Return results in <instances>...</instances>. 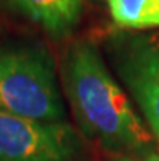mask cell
<instances>
[{"label": "cell", "mask_w": 159, "mask_h": 161, "mask_svg": "<svg viewBox=\"0 0 159 161\" xmlns=\"http://www.w3.org/2000/svg\"><path fill=\"white\" fill-rule=\"evenodd\" d=\"M117 69L159 140V70L124 37L117 49Z\"/></svg>", "instance_id": "277c9868"}, {"label": "cell", "mask_w": 159, "mask_h": 161, "mask_svg": "<svg viewBox=\"0 0 159 161\" xmlns=\"http://www.w3.org/2000/svg\"><path fill=\"white\" fill-rule=\"evenodd\" d=\"M63 88L78 127L115 156L149 153L153 137L91 41H73L63 57Z\"/></svg>", "instance_id": "6da1fadb"}, {"label": "cell", "mask_w": 159, "mask_h": 161, "mask_svg": "<svg viewBox=\"0 0 159 161\" xmlns=\"http://www.w3.org/2000/svg\"><path fill=\"white\" fill-rule=\"evenodd\" d=\"M13 5L31 21L39 25L55 39L68 37L78 28L85 0H12Z\"/></svg>", "instance_id": "5b68a950"}, {"label": "cell", "mask_w": 159, "mask_h": 161, "mask_svg": "<svg viewBox=\"0 0 159 161\" xmlns=\"http://www.w3.org/2000/svg\"><path fill=\"white\" fill-rule=\"evenodd\" d=\"M0 111L41 122L65 120L55 62L45 46H0Z\"/></svg>", "instance_id": "7a4b0ae2"}, {"label": "cell", "mask_w": 159, "mask_h": 161, "mask_svg": "<svg viewBox=\"0 0 159 161\" xmlns=\"http://www.w3.org/2000/svg\"><path fill=\"white\" fill-rule=\"evenodd\" d=\"M114 23L122 30L159 28V0H106Z\"/></svg>", "instance_id": "8992f818"}, {"label": "cell", "mask_w": 159, "mask_h": 161, "mask_svg": "<svg viewBox=\"0 0 159 161\" xmlns=\"http://www.w3.org/2000/svg\"><path fill=\"white\" fill-rule=\"evenodd\" d=\"M128 41L151 62L153 67L159 70V33L148 36H133L128 37Z\"/></svg>", "instance_id": "52a82bcc"}, {"label": "cell", "mask_w": 159, "mask_h": 161, "mask_svg": "<svg viewBox=\"0 0 159 161\" xmlns=\"http://www.w3.org/2000/svg\"><path fill=\"white\" fill-rule=\"evenodd\" d=\"M83 143L67 120L41 122L0 111V161H81Z\"/></svg>", "instance_id": "3957f363"}, {"label": "cell", "mask_w": 159, "mask_h": 161, "mask_svg": "<svg viewBox=\"0 0 159 161\" xmlns=\"http://www.w3.org/2000/svg\"><path fill=\"white\" fill-rule=\"evenodd\" d=\"M112 161H159V153H145V155H132V156H117Z\"/></svg>", "instance_id": "ba28073f"}]
</instances>
